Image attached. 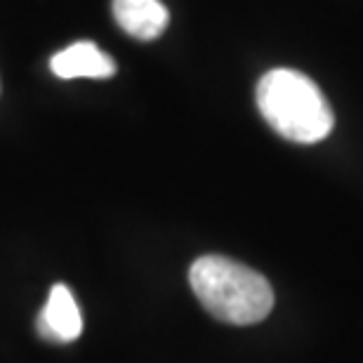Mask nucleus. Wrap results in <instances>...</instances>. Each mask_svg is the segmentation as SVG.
Returning <instances> with one entry per match:
<instances>
[{
	"instance_id": "nucleus-3",
	"label": "nucleus",
	"mask_w": 363,
	"mask_h": 363,
	"mask_svg": "<svg viewBox=\"0 0 363 363\" xmlns=\"http://www.w3.org/2000/svg\"><path fill=\"white\" fill-rule=\"evenodd\" d=\"M35 330L50 342H74L83 333V318L76 297L64 283H55L50 288L48 302L35 321Z\"/></svg>"
},
{
	"instance_id": "nucleus-2",
	"label": "nucleus",
	"mask_w": 363,
	"mask_h": 363,
	"mask_svg": "<svg viewBox=\"0 0 363 363\" xmlns=\"http://www.w3.org/2000/svg\"><path fill=\"white\" fill-rule=\"evenodd\" d=\"M262 118L290 142L316 144L330 135L335 113L309 76L293 69H272L255 90Z\"/></svg>"
},
{
	"instance_id": "nucleus-4",
	"label": "nucleus",
	"mask_w": 363,
	"mask_h": 363,
	"mask_svg": "<svg viewBox=\"0 0 363 363\" xmlns=\"http://www.w3.org/2000/svg\"><path fill=\"white\" fill-rule=\"evenodd\" d=\"M50 69L55 71L57 78H64V81H71V78H108L116 74V62L94 43L78 40L52 55Z\"/></svg>"
},
{
	"instance_id": "nucleus-5",
	"label": "nucleus",
	"mask_w": 363,
	"mask_h": 363,
	"mask_svg": "<svg viewBox=\"0 0 363 363\" xmlns=\"http://www.w3.org/2000/svg\"><path fill=\"white\" fill-rule=\"evenodd\" d=\"M113 17L116 24L137 40L158 38L170 21L161 0H113Z\"/></svg>"
},
{
	"instance_id": "nucleus-1",
	"label": "nucleus",
	"mask_w": 363,
	"mask_h": 363,
	"mask_svg": "<svg viewBox=\"0 0 363 363\" xmlns=\"http://www.w3.org/2000/svg\"><path fill=\"white\" fill-rule=\"evenodd\" d=\"M196 297L217 321L252 325L269 316L274 290L262 274L224 255H203L189 269Z\"/></svg>"
}]
</instances>
